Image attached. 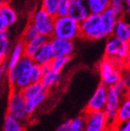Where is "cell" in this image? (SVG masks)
<instances>
[{
    "mask_svg": "<svg viewBox=\"0 0 130 131\" xmlns=\"http://www.w3.org/2000/svg\"><path fill=\"white\" fill-rule=\"evenodd\" d=\"M128 88H129L123 84L120 80L106 88V100L103 111L110 126L116 124L118 106L123 97L128 95Z\"/></svg>",
    "mask_w": 130,
    "mask_h": 131,
    "instance_id": "obj_1",
    "label": "cell"
},
{
    "mask_svg": "<svg viewBox=\"0 0 130 131\" xmlns=\"http://www.w3.org/2000/svg\"><path fill=\"white\" fill-rule=\"evenodd\" d=\"M34 65L32 58L23 56L15 68L8 70L6 74L7 81L11 86V89L22 90L31 83V69Z\"/></svg>",
    "mask_w": 130,
    "mask_h": 131,
    "instance_id": "obj_2",
    "label": "cell"
},
{
    "mask_svg": "<svg viewBox=\"0 0 130 131\" xmlns=\"http://www.w3.org/2000/svg\"><path fill=\"white\" fill-rule=\"evenodd\" d=\"M52 37L75 40L80 37L79 23L68 16H55Z\"/></svg>",
    "mask_w": 130,
    "mask_h": 131,
    "instance_id": "obj_3",
    "label": "cell"
},
{
    "mask_svg": "<svg viewBox=\"0 0 130 131\" xmlns=\"http://www.w3.org/2000/svg\"><path fill=\"white\" fill-rule=\"evenodd\" d=\"M106 38L105 47L106 57H108L120 66L124 65L129 58V42L123 41L114 36H110Z\"/></svg>",
    "mask_w": 130,
    "mask_h": 131,
    "instance_id": "obj_4",
    "label": "cell"
},
{
    "mask_svg": "<svg viewBox=\"0 0 130 131\" xmlns=\"http://www.w3.org/2000/svg\"><path fill=\"white\" fill-rule=\"evenodd\" d=\"M80 37L88 40H100L106 38L102 28L100 15L90 13L79 23Z\"/></svg>",
    "mask_w": 130,
    "mask_h": 131,
    "instance_id": "obj_5",
    "label": "cell"
},
{
    "mask_svg": "<svg viewBox=\"0 0 130 131\" xmlns=\"http://www.w3.org/2000/svg\"><path fill=\"white\" fill-rule=\"evenodd\" d=\"M120 67L121 66L117 63L105 57V58L101 60L98 65V72L101 84L108 88L119 81L122 76Z\"/></svg>",
    "mask_w": 130,
    "mask_h": 131,
    "instance_id": "obj_6",
    "label": "cell"
},
{
    "mask_svg": "<svg viewBox=\"0 0 130 131\" xmlns=\"http://www.w3.org/2000/svg\"><path fill=\"white\" fill-rule=\"evenodd\" d=\"M37 31V34L50 38L53 36L54 17L51 16L42 8H38L33 13L31 16V22Z\"/></svg>",
    "mask_w": 130,
    "mask_h": 131,
    "instance_id": "obj_7",
    "label": "cell"
},
{
    "mask_svg": "<svg viewBox=\"0 0 130 131\" xmlns=\"http://www.w3.org/2000/svg\"><path fill=\"white\" fill-rule=\"evenodd\" d=\"M26 99L23 96L20 90L17 89H11V92L8 96L7 101V113L15 118L18 119L20 121H26L28 118L26 107H25Z\"/></svg>",
    "mask_w": 130,
    "mask_h": 131,
    "instance_id": "obj_8",
    "label": "cell"
},
{
    "mask_svg": "<svg viewBox=\"0 0 130 131\" xmlns=\"http://www.w3.org/2000/svg\"><path fill=\"white\" fill-rule=\"evenodd\" d=\"M84 131H107L109 123L104 111H85Z\"/></svg>",
    "mask_w": 130,
    "mask_h": 131,
    "instance_id": "obj_9",
    "label": "cell"
},
{
    "mask_svg": "<svg viewBox=\"0 0 130 131\" xmlns=\"http://www.w3.org/2000/svg\"><path fill=\"white\" fill-rule=\"evenodd\" d=\"M54 57H72L75 52L74 40L51 37L48 39Z\"/></svg>",
    "mask_w": 130,
    "mask_h": 131,
    "instance_id": "obj_10",
    "label": "cell"
},
{
    "mask_svg": "<svg viewBox=\"0 0 130 131\" xmlns=\"http://www.w3.org/2000/svg\"><path fill=\"white\" fill-rule=\"evenodd\" d=\"M100 20H101L102 28H103V32L105 37H108L112 36L113 33V29H114L115 25H116V21L118 20L120 16H122L119 15L114 8L111 6H108L106 9L100 13Z\"/></svg>",
    "mask_w": 130,
    "mask_h": 131,
    "instance_id": "obj_11",
    "label": "cell"
},
{
    "mask_svg": "<svg viewBox=\"0 0 130 131\" xmlns=\"http://www.w3.org/2000/svg\"><path fill=\"white\" fill-rule=\"evenodd\" d=\"M106 86L100 84L88 100L85 111H103L106 100Z\"/></svg>",
    "mask_w": 130,
    "mask_h": 131,
    "instance_id": "obj_12",
    "label": "cell"
},
{
    "mask_svg": "<svg viewBox=\"0 0 130 131\" xmlns=\"http://www.w3.org/2000/svg\"><path fill=\"white\" fill-rule=\"evenodd\" d=\"M90 14L88 6L85 1L81 0H70V6H69L68 15L74 20L80 23Z\"/></svg>",
    "mask_w": 130,
    "mask_h": 131,
    "instance_id": "obj_13",
    "label": "cell"
},
{
    "mask_svg": "<svg viewBox=\"0 0 130 131\" xmlns=\"http://www.w3.org/2000/svg\"><path fill=\"white\" fill-rule=\"evenodd\" d=\"M23 56H24V42L20 40L16 42L13 47H11L9 54H8L6 59L5 60L7 71L15 68V66L18 63V61L22 58Z\"/></svg>",
    "mask_w": 130,
    "mask_h": 131,
    "instance_id": "obj_14",
    "label": "cell"
},
{
    "mask_svg": "<svg viewBox=\"0 0 130 131\" xmlns=\"http://www.w3.org/2000/svg\"><path fill=\"white\" fill-rule=\"evenodd\" d=\"M112 36L126 42L130 41V25L124 16H120L115 25Z\"/></svg>",
    "mask_w": 130,
    "mask_h": 131,
    "instance_id": "obj_15",
    "label": "cell"
},
{
    "mask_svg": "<svg viewBox=\"0 0 130 131\" xmlns=\"http://www.w3.org/2000/svg\"><path fill=\"white\" fill-rule=\"evenodd\" d=\"M48 37L38 34L34 38L24 42V56L32 58L37 50L41 47V46L48 41Z\"/></svg>",
    "mask_w": 130,
    "mask_h": 131,
    "instance_id": "obj_16",
    "label": "cell"
},
{
    "mask_svg": "<svg viewBox=\"0 0 130 131\" xmlns=\"http://www.w3.org/2000/svg\"><path fill=\"white\" fill-rule=\"evenodd\" d=\"M53 53L51 50L50 44L48 41H47L46 43H44L41 47L37 51V53L35 54L34 57H32L33 61L35 64H37L39 66L46 65V64H49L51 60L53 59Z\"/></svg>",
    "mask_w": 130,
    "mask_h": 131,
    "instance_id": "obj_17",
    "label": "cell"
},
{
    "mask_svg": "<svg viewBox=\"0 0 130 131\" xmlns=\"http://www.w3.org/2000/svg\"><path fill=\"white\" fill-rule=\"evenodd\" d=\"M47 96V91L45 90V91H43V92H41L40 94L37 95V96L26 99L25 107H26V112H27L28 117L30 116H32L37 111V109L46 100Z\"/></svg>",
    "mask_w": 130,
    "mask_h": 131,
    "instance_id": "obj_18",
    "label": "cell"
},
{
    "mask_svg": "<svg viewBox=\"0 0 130 131\" xmlns=\"http://www.w3.org/2000/svg\"><path fill=\"white\" fill-rule=\"evenodd\" d=\"M59 79H60V73L54 71L50 68L47 71L43 73L40 83L42 84L43 88L47 91H48L58 83Z\"/></svg>",
    "mask_w": 130,
    "mask_h": 131,
    "instance_id": "obj_19",
    "label": "cell"
},
{
    "mask_svg": "<svg viewBox=\"0 0 130 131\" xmlns=\"http://www.w3.org/2000/svg\"><path fill=\"white\" fill-rule=\"evenodd\" d=\"M0 16L6 22L7 27H11L17 20V13L8 2L2 3L0 7Z\"/></svg>",
    "mask_w": 130,
    "mask_h": 131,
    "instance_id": "obj_20",
    "label": "cell"
},
{
    "mask_svg": "<svg viewBox=\"0 0 130 131\" xmlns=\"http://www.w3.org/2000/svg\"><path fill=\"white\" fill-rule=\"evenodd\" d=\"M130 120V99L129 96L126 95L123 97L121 100L119 106L117 109V114H116V123L126 122Z\"/></svg>",
    "mask_w": 130,
    "mask_h": 131,
    "instance_id": "obj_21",
    "label": "cell"
},
{
    "mask_svg": "<svg viewBox=\"0 0 130 131\" xmlns=\"http://www.w3.org/2000/svg\"><path fill=\"white\" fill-rule=\"evenodd\" d=\"M3 131H26V127L23 121L6 114L3 123Z\"/></svg>",
    "mask_w": 130,
    "mask_h": 131,
    "instance_id": "obj_22",
    "label": "cell"
},
{
    "mask_svg": "<svg viewBox=\"0 0 130 131\" xmlns=\"http://www.w3.org/2000/svg\"><path fill=\"white\" fill-rule=\"evenodd\" d=\"M11 47V40L8 36L7 30L0 32V62L6 59Z\"/></svg>",
    "mask_w": 130,
    "mask_h": 131,
    "instance_id": "obj_23",
    "label": "cell"
},
{
    "mask_svg": "<svg viewBox=\"0 0 130 131\" xmlns=\"http://www.w3.org/2000/svg\"><path fill=\"white\" fill-rule=\"evenodd\" d=\"M90 13L100 14L110 6V0H85Z\"/></svg>",
    "mask_w": 130,
    "mask_h": 131,
    "instance_id": "obj_24",
    "label": "cell"
},
{
    "mask_svg": "<svg viewBox=\"0 0 130 131\" xmlns=\"http://www.w3.org/2000/svg\"><path fill=\"white\" fill-rule=\"evenodd\" d=\"M45 90L46 89L43 88L40 82H31L30 84H28L27 86H25L20 91L22 93L23 96L25 97V99H27V98L33 97V96L40 94L41 92L45 91Z\"/></svg>",
    "mask_w": 130,
    "mask_h": 131,
    "instance_id": "obj_25",
    "label": "cell"
},
{
    "mask_svg": "<svg viewBox=\"0 0 130 131\" xmlns=\"http://www.w3.org/2000/svg\"><path fill=\"white\" fill-rule=\"evenodd\" d=\"M72 57H53V59L51 60L49 63L50 65V68L56 72H60L64 69L66 66L71 61Z\"/></svg>",
    "mask_w": 130,
    "mask_h": 131,
    "instance_id": "obj_26",
    "label": "cell"
},
{
    "mask_svg": "<svg viewBox=\"0 0 130 131\" xmlns=\"http://www.w3.org/2000/svg\"><path fill=\"white\" fill-rule=\"evenodd\" d=\"M85 128V116L81 115L69 120L68 131H84Z\"/></svg>",
    "mask_w": 130,
    "mask_h": 131,
    "instance_id": "obj_27",
    "label": "cell"
},
{
    "mask_svg": "<svg viewBox=\"0 0 130 131\" xmlns=\"http://www.w3.org/2000/svg\"><path fill=\"white\" fill-rule=\"evenodd\" d=\"M59 0H42L41 1V8L51 16L55 17L57 12V6Z\"/></svg>",
    "mask_w": 130,
    "mask_h": 131,
    "instance_id": "obj_28",
    "label": "cell"
},
{
    "mask_svg": "<svg viewBox=\"0 0 130 131\" xmlns=\"http://www.w3.org/2000/svg\"><path fill=\"white\" fill-rule=\"evenodd\" d=\"M70 0H59L57 6L56 16H64L68 15Z\"/></svg>",
    "mask_w": 130,
    "mask_h": 131,
    "instance_id": "obj_29",
    "label": "cell"
},
{
    "mask_svg": "<svg viewBox=\"0 0 130 131\" xmlns=\"http://www.w3.org/2000/svg\"><path fill=\"white\" fill-rule=\"evenodd\" d=\"M37 35H38V34H37V31L36 30V28L34 27V26H33L32 24H29L28 26L26 27V29L24 30V32H23L22 40L21 41H22V42H27V41L34 38Z\"/></svg>",
    "mask_w": 130,
    "mask_h": 131,
    "instance_id": "obj_30",
    "label": "cell"
},
{
    "mask_svg": "<svg viewBox=\"0 0 130 131\" xmlns=\"http://www.w3.org/2000/svg\"><path fill=\"white\" fill-rule=\"evenodd\" d=\"M42 75H43V71L41 66L34 63V65L32 67V69H31V75H30L31 82H40Z\"/></svg>",
    "mask_w": 130,
    "mask_h": 131,
    "instance_id": "obj_31",
    "label": "cell"
},
{
    "mask_svg": "<svg viewBox=\"0 0 130 131\" xmlns=\"http://www.w3.org/2000/svg\"><path fill=\"white\" fill-rule=\"evenodd\" d=\"M124 1L125 0H110V6L121 16H124V14L126 13L124 7Z\"/></svg>",
    "mask_w": 130,
    "mask_h": 131,
    "instance_id": "obj_32",
    "label": "cell"
},
{
    "mask_svg": "<svg viewBox=\"0 0 130 131\" xmlns=\"http://www.w3.org/2000/svg\"><path fill=\"white\" fill-rule=\"evenodd\" d=\"M112 127H114V131H130V122L126 121V122L116 123Z\"/></svg>",
    "mask_w": 130,
    "mask_h": 131,
    "instance_id": "obj_33",
    "label": "cell"
},
{
    "mask_svg": "<svg viewBox=\"0 0 130 131\" xmlns=\"http://www.w3.org/2000/svg\"><path fill=\"white\" fill-rule=\"evenodd\" d=\"M6 74H7V68H6V61H3L0 63V82L6 78Z\"/></svg>",
    "mask_w": 130,
    "mask_h": 131,
    "instance_id": "obj_34",
    "label": "cell"
},
{
    "mask_svg": "<svg viewBox=\"0 0 130 131\" xmlns=\"http://www.w3.org/2000/svg\"><path fill=\"white\" fill-rule=\"evenodd\" d=\"M68 128H69V120H67L62 123V124H60L57 127L56 131H68Z\"/></svg>",
    "mask_w": 130,
    "mask_h": 131,
    "instance_id": "obj_35",
    "label": "cell"
},
{
    "mask_svg": "<svg viewBox=\"0 0 130 131\" xmlns=\"http://www.w3.org/2000/svg\"><path fill=\"white\" fill-rule=\"evenodd\" d=\"M7 28H8V27L6 26V22H5L4 19L2 18V16H0V32L7 30Z\"/></svg>",
    "mask_w": 130,
    "mask_h": 131,
    "instance_id": "obj_36",
    "label": "cell"
},
{
    "mask_svg": "<svg viewBox=\"0 0 130 131\" xmlns=\"http://www.w3.org/2000/svg\"><path fill=\"white\" fill-rule=\"evenodd\" d=\"M124 7L125 12H129L130 10V0H125L124 1Z\"/></svg>",
    "mask_w": 130,
    "mask_h": 131,
    "instance_id": "obj_37",
    "label": "cell"
},
{
    "mask_svg": "<svg viewBox=\"0 0 130 131\" xmlns=\"http://www.w3.org/2000/svg\"><path fill=\"white\" fill-rule=\"evenodd\" d=\"M0 7H1V3H0Z\"/></svg>",
    "mask_w": 130,
    "mask_h": 131,
    "instance_id": "obj_38",
    "label": "cell"
},
{
    "mask_svg": "<svg viewBox=\"0 0 130 131\" xmlns=\"http://www.w3.org/2000/svg\"><path fill=\"white\" fill-rule=\"evenodd\" d=\"M81 1H85V0H81Z\"/></svg>",
    "mask_w": 130,
    "mask_h": 131,
    "instance_id": "obj_39",
    "label": "cell"
},
{
    "mask_svg": "<svg viewBox=\"0 0 130 131\" xmlns=\"http://www.w3.org/2000/svg\"><path fill=\"white\" fill-rule=\"evenodd\" d=\"M0 63H1V62H0Z\"/></svg>",
    "mask_w": 130,
    "mask_h": 131,
    "instance_id": "obj_40",
    "label": "cell"
}]
</instances>
